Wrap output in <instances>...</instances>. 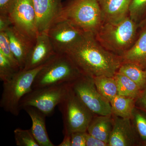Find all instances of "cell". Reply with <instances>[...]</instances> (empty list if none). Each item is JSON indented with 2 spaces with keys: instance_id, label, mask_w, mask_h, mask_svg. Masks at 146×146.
<instances>
[{
  "instance_id": "8992f818",
  "label": "cell",
  "mask_w": 146,
  "mask_h": 146,
  "mask_svg": "<svg viewBox=\"0 0 146 146\" xmlns=\"http://www.w3.org/2000/svg\"><path fill=\"white\" fill-rule=\"evenodd\" d=\"M58 106L63 117L64 135L87 131L95 115L78 98L71 87L67 96Z\"/></svg>"
},
{
  "instance_id": "5bb4252c",
  "label": "cell",
  "mask_w": 146,
  "mask_h": 146,
  "mask_svg": "<svg viewBox=\"0 0 146 146\" xmlns=\"http://www.w3.org/2000/svg\"><path fill=\"white\" fill-rule=\"evenodd\" d=\"M5 32L11 51L19 63L21 70H23L28 54L35 41L22 33L13 25Z\"/></svg>"
},
{
  "instance_id": "5b68a950",
  "label": "cell",
  "mask_w": 146,
  "mask_h": 146,
  "mask_svg": "<svg viewBox=\"0 0 146 146\" xmlns=\"http://www.w3.org/2000/svg\"><path fill=\"white\" fill-rule=\"evenodd\" d=\"M45 63L32 70L18 71L10 80L3 82L0 106L5 111L15 116L19 115L21 100L32 90L35 79Z\"/></svg>"
},
{
  "instance_id": "4fadbf2b",
  "label": "cell",
  "mask_w": 146,
  "mask_h": 146,
  "mask_svg": "<svg viewBox=\"0 0 146 146\" xmlns=\"http://www.w3.org/2000/svg\"><path fill=\"white\" fill-rule=\"evenodd\" d=\"M47 32L39 33L27 56L23 70H32L41 66L56 54Z\"/></svg>"
},
{
  "instance_id": "ba28073f",
  "label": "cell",
  "mask_w": 146,
  "mask_h": 146,
  "mask_svg": "<svg viewBox=\"0 0 146 146\" xmlns=\"http://www.w3.org/2000/svg\"><path fill=\"white\" fill-rule=\"evenodd\" d=\"M71 87L78 98L95 115H112L110 102L98 91L93 77L83 74L71 83Z\"/></svg>"
},
{
  "instance_id": "2e32d148",
  "label": "cell",
  "mask_w": 146,
  "mask_h": 146,
  "mask_svg": "<svg viewBox=\"0 0 146 146\" xmlns=\"http://www.w3.org/2000/svg\"><path fill=\"white\" fill-rule=\"evenodd\" d=\"M22 109L25 110L31 118L32 125L30 129L39 146H54L50 139L46 128V115L33 106H25Z\"/></svg>"
},
{
  "instance_id": "d6986e66",
  "label": "cell",
  "mask_w": 146,
  "mask_h": 146,
  "mask_svg": "<svg viewBox=\"0 0 146 146\" xmlns=\"http://www.w3.org/2000/svg\"><path fill=\"white\" fill-rule=\"evenodd\" d=\"M136 99L117 95L110 102L112 115L123 118H131Z\"/></svg>"
},
{
  "instance_id": "4316f807",
  "label": "cell",
  "mask_w": 146,
  "mask_h": 146,
  "mask_svg": "<svg viewBox=\"0 0 146 146\" xmlns=\"http://www.w3.org/2000/svg\"><path fill=\"white\" fill-rule=\"evenodd\" d=\"M17 71L9 60L0 52V79L3 82L10 80Z\"/></svg>"
},
{
  "instance_id": "52a82bcc",
  "label": "cell",
  "mask_w": 146,
  "mask_h": 146,
  "mask_svg": "<svg viewBox=\"0 0 146 146\" xmlns=\"http://www.w3.org/2000/svg\"><path fill=\"white\" fill-rule=\"evenodd\" d=\"M70 88L71 83H64L32 89L21 100L20 108L33 106L50 116L65 99Z\"/></svg>"
},
{
  "instance_id": "f1b7e54d",
  "label": "cell",
  "mask_w": 146,
  "mask_h": 146,
  "mask_svg": "<svg viewBox=\"0 0 146 146\" xmlns=\"http://www.w3.org/2000/svg\"><path fill=\"white\" fill-rule=\"evenodd\" d=\"M17 0H0V14L9 15Z\"/></svg>"
},
{
  "instance_id": "e0dca14e",
  "label": "cell",
  "mask_w": 146,
  "mask_h": 146,
  "mask_svg": "<svg viewBox=\"0 0 146 146\" xmlns=\"http://www.w3.org/2000/svg\"><path fill=\"white\" fill-rule=\"evenodd\" d=\"M121 57L123 63H133L146 70V30H141L135 43Z\"/></svg>"
},
{
  "instance_id": "30bf717a",
  "label": "cell",
  "mask_w": 146,
  "mask_h": 146,
  "mask_svg": "<svg viewBox=\"0 0 146 146\" xmlns=\"http://www.w3.org/2000/svg\"><path fill=\"white\" fill-rule=\"evenodd\" d=\"M9 15L13 25L35 42L38 32L33 0H17Z\"/></svg>"
},
{
  "instance_id": "cb8c5ba5",
  "label": "cell",
  "mask_w": 146,
  "mask_h": 146,
  "mask_svg": "<svg viewBox=\"0 0 146 146\" xmlns=\"http://www.w3.org/2000/svg\"><path fill=\"white\" fill-rule=\"evenodd\" d=\"M14 138L18 146H39L33 135L31 129L17 128L14 131Z\"/></svg>"
},
{
  "instance_id": "f546056e",
  "label": "cell",
  "mask_w": 146,
  "mask_h": 146,
  "mask_svg": "<svg viewBox=\"0 0 146 146\" xmlns=\"http://www.w3.org/2000/svg\"><path fill=\"white\" fill-rule=\"evenodd\" d=\"M13 25L9 15L0 14V32H5Z\"/></svg>"
},
{
  "instance_id": "7402d4cb",
  "label": "cell",
  "mask_w": 146,
  "mask_h": 146,
  "mask_svg": "<svg viewBox=\"0 0 146 146\" xmlns=\"http://www.w3.org/2000/svg\"><path fill=\"white\" fill-rule=\"evenodd\" d=\"M135 82L141 90L146 87L145 70L133 63H123L118 71Z\"/></svg>"
},
{
  "instance_id": "ffe728a7",
  "label": "cell",
  "mask_w": 146,
  "mask_h": 146,
  "mask_svg": "<svg viewBox=\"0 0 146 146\" xmlns=\"http://www.w3.org/2000/svg\"><path fill=\"white\" fill-rule=\"evenodd\" d=\"M93 78L100 94L110 102L118 94L117 82L114 77L99 76Z\"/></svg>"
},
{
  "instance_id": "e575fe53",
  "label": "cell",
  "mask_w": 146,
  "mask_h": 146,
  "mask_svg": "<svg viewBox=\"0 0 146 146\" xmlns=\"http://www.w3.org/2000/svg\"><path fill=\"white\" fill-rule=\"evenodd\" d=\"M145 75H146V70H145Z\"/></svg>"
},
{
  "instance_id": "484cf974",
  "label": "cell",
  "mask_w": 146,
  "mask_h": 146,
  "mask_svg": "<svg viewBox=\"0 0 146 146\" xmlns=\"http://www.w3.org/2000/svg\"><path fill=\"white\" fill-rule=\"evenodd\" d=\"M146 16V0H132L129 7V16L139 24Z\"/></svg>"
},
{
  "instance_id": "d6a6232c",
  "label": "cell",
  "mask_w": 146,
  "mask_h": 146,
  "mask_svg": "<svg viewBox=\"0 0 146 146\" xmlns=\"http://www.w3.org/2000/svg\"><path fill=\"white\" fill-rule=\"evenodd\" d=\"M63 141L58 146H72L71 135H64Z\"/></svg>"
},
{
  "instance_id": "277c9868",
  "label": "cell",
  "mask_w": 146,
  "mask_h": 146,
  "mask_svg": "<svg viewBox=\"0 0 146 146\" xmlns=\"http://www.w3.org/2000/svg\"><path fill=\"white\" fill-rule=\"evenodd\" d=\"M83 74L64 53H56L45 63L35 79L32 89L72 83Z\"/></svg>"
},
{
  "instance_id": "8fae6325",
  "label": "cell",
  "mask_w": 146,
  "mask_h": 146,
  "mask_svg": "<svg viewBox=\"0 0 146 146\" xmlns=\"http://www.w3.org/2000/svg\"><path fill=\"white\" fill-rule=\"evenodd\" d=\"M142 145L131 119L114 116V125L108 146H135Z\"/></svg>"
},
{
  "instance_id": "d4e9b609",
  "label": "cell",
  "mask_w": 146,
  "mask_h": 146,
  "mask_svg": "<svg viewBox=\"0 0 146 146\" xmlns=\"http://www.w3.org/2000/svg\"><path fill=\"white\" fill-rule=\"evenodd\" d=\"M0 52L9 60L16 71L21 70L19 63L11 49L8 36L5 32H0Z\"/></svg>"
},
{
  "instance_id": "9a60e30c",
  "label": "cell",
  "mask_w": 146,
  "mask_h": 146,
  "mask_svg": "<svg viewBox=\"0 0 146 146\" xmlns=\"http://www.w3.org/2000/svg\"><path fill=\"white\" fill-rule=\"evenodd\" d=\"M132 0H99L104 23H117L129 16Z\"/></svg>"
},
{
  "instance_id": "7c38bea8",
  "label": "cell",
  "mask_w": 146,
  "mask_h": 146,
  "mask_svg": "<svg viewBox=\"0 0 146 146\" xmlns=\"http://www.w3.org/2000/svg\"><path fill=\"white\" fill-rule=\"evenodd\" d=\"M36 15L38 34L47 32L60 13L61 0H33Z\"/></svg>"
},
{
  "instance_id": "9c48e42d",
  "label": "cell",
  "mask_w": 146,
  "mask_h": 146,
  "mask_svg": "<svg viewBox=\"0 0 146 146\" xmlns=\"http://www.w3.org/2000/svg\"><path fill=\"white\" fill-rule=\"evenodd\" d=\"M83 30L68 21L54 23L47 33L56 53H64L78 43L84 36Z\"/></svg>"
},
{
  "instance_id": "1f68e13d",
  "label": "cell",
  "mask_w": 146,
  "mask_h": 146,
  "mask_svg": "<svg viewBox=\"0 0 146 146\" xmlns=\"http://www.w3.org/2000/svg\"><path fill=\"white\" fill-rule=\"evenodd\" d=\"M86 146H108V144L92 136L87 131Z\"/></svg>"
},
{
  "instance_id": "83f0119b",
  "label": "cell",
  "mask_w": 146,
  "mask_h": 146,
  "mask_svg": "<svg viewBox=\"0 0 146 146\" xmlns=\"http://www.w3.org/2000/svg\"><path fill=\"white\" fill-rule=\"evenodd\" d=\"M87 131H77L71 134L72 146H86Z\"/></svg>"
},
{
  "instance_id": "ac0fdd59",
  "label": "cell",
  "mask_w": 146,
  "mask_h": 146,
  "mask_svg": "<svg viewBox=\"0 0 146 146\" xmlns=\"http://www.w3.org/2000/svg\"><path fill=\"white\" fill-rule=\"evenodd\" d=\"M114 125L112 115L94 116L87 131L95 138L108 144Z\"/></svg>"
},
{
  "instance_id": "4dcf8cb0",
  "label": "cell",
  "mask_w": 146,
  "mask_h": 146,
  "mask_svg": "<svg viewBox=\"0 0 146 146\" xmlns=\"http://www.w3.org/2000/svg\"><path fill=\"white\" fill-rule=\"evenodd\" d=\"M135 106L146 113V87L141 91L136 99Z\"/></svg>"
},
{
  "instance_id": "d590c367",
  "label": "cell",
  "mask_w": 146,
  "mask_h": 146,
  "mask_svg": "<svg viewBox=\"0 0 146 146\" xmlns=\"http://www.w3.org/2000/svg\"></svg>"
},
{
  "instance_id": "3957f363",
  "label": "cell",
  "mask_w": 146,
  "mask_h": 146,
  "mask_svg": "<svg viewBox=\"0 0 146 146\" xmlns=\"http://www.w3.org/2000/svg\"><path fill=\"white\" fill-rule=\"evenodd\" d=\"M64 21L96 35L104 23L99 0H69L54 23Z\"/></svg>"
},
{
  "instance_id": "836d02e7",
  "label": "cell",
  "mask_w": 146,
  "mask_h": 146,
  "mask_svg": "<svg viewBox=\"0 0 146 146\" xmlns=\"http://www.w3.org/2000/svg\"><path fill=\"white\" fill-rule=\"evenodd\" d=\"M138 27L139 28L141 29V30H146V16L138 24Z\"/></svg>"
},
{
  "instance_id": "44dd1931",
  "label": "cell",
  "mask_w": 146,
  "mask_h": 146,
  "mask_svg": "<svg viewBox=\"0 0 146 146\" xmlns=\"http://www.w3.org/2000/svg\"><path fill=\"white\" fill-rule=\"evenodd\" d=\"M114 77L117 82L118 95L136 99L138 98L142 90L135 82L118 72Z\"/></svg>"
},
{
  "instance_id": "603a6c76",
  "label": "cell",
  "mask_w": 146,
  "mask_h": 146,
  "mask_svg": "<svg viewBox=\"0 0 146 146\" xmlns=\"http://www.w3.org/2000/svg\"><path fill=\"white\" fill-rule=\"evenodd\" d=\"M140 137L142 145H146V113L135 106L131 118Z\"/></svg>"
},
{
  "instance_id": "6da1fadb",
  "label": "cell",
  "mask_w": 146,
  "mask_h": 146,
  "mask_svg": "<svg viewBox=\"0 0 146 146\" xmlns=\"http://www.w3.org/2000/svg\"><path fill=\"white\" fill-rule=\"evenodd\" d=\"M65 54L84 74L93 77H114L123 63L121 56L106 49L90 33H85L83 38Z\"/></svg>"
},
{
  "instance_id": "7a4b0ae2",
  "label": "cell",
  "mask_w": 146,
  "mask_h": 146,
  "mask_svg": "<svg viewBox=\"0 0 146 146\" xmlns=\"http://www.w3.org/2000/svg\"><path fill=\"white\" fill-rule=\"evenodd\" d=\"M138 24L129 16L117 23H104L95 35L107 50L121 56L138 38Z\"/></svg>"
}]
</instances>
